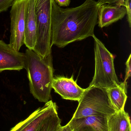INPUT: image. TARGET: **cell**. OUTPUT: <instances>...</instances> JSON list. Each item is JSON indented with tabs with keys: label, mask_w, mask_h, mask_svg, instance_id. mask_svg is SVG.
<instances>
[{
	"label": "cell",
	"mask_w": 131,
	"mask_h": 131,
	"mask_svg": "<svg viewBox=\"0 0 131 131\" xmlns=\"http://www.w3.org/2000/svg\"><path fill=\"white\" fill-rule=\"evenodd\" d=\"M100 6L94 0H86L75 7L62 8L52 3V43L59 48L94 35Z\"/></svg>",
	"instance_id": "6da1fadb"
},
{
	"label": "cell",
	"mask_w": 131,
	"mask_h": 131,
	"mask_svg": "<svg viewBox=\"0 0 131 131\" xmlns=\"http://www.w3.org/2000/svg\"><path fill=\"white\" fill-rule=\"evenodd\" d=\"M25 54L24 68L27 71L30 92L38 101L47 103L51 98L54 78L52 53L42 58L27 49Z\"/></svg>",
	"instance_id": "7a4b0ae2"
},
{
	"label": "cell",
	"mask_w": 131,
	"mask_h": 131,
	"mask_svg": "<svg viewBox=\"0 0 131 131\" xmlns=\"http://www.w3.org/2000/svg\"><path fill=\"white\" fill-rule=\"evenodd\" d=\"M95 71L88 88L97 87L107 89L120 84L115 69L114 57L104 44L94 35Z\"/></svg>",
	"instance_id": "3957f363"
},
{
	"label": "cell",
	"mask_w": 131,
	"mask_h": 131,
	"mask_svg": "<svg viewBox=\"0 0 131 131\" xmlns=\"http://www.w3.org/2000/svg\"><path fill=\"white\" fill-rule=\"evenodd\" d=\"M116 112L108 97L106 89L88 88L81 99L72 118L92 115L109 116Z\"/></svg>",
	"instance_id": "277c9868"
},
{
	"label": "cell",
	"mask_w": 131,
	"mask_h": 131,
	"mask_svg": "<svg viewBox=\"0 0 131 131\" xmlns=\"http://www.w3.org/2000/svg\"><path fill=\"white\" fill-rule=\"evenodd\" d=\"M53 0H35L37 41L34 51L42 58L52 53V15Z\"/></svg>",
	"instance_id": "5b68a950"
},
{
	"label": "cell",
	"mask_w": 131,
	"mask_h": 131,
	"mask_svg": "<svg viewBox=\"0 0 131 131\" xmlns=\"http://www.w3.org/2000/svg\"><path fill=\"white\" fill-rule=\"evenodd\" d=\"M28 0H15L10 11L11 36L9 45L19 51L24 44L25 17Z\"/></svg>",
	"instance_id": "8992f818"
},
{
	"label": "cell",
	"mask_w": 131,
	"mask_h": 131,
	"mask_svg": "<svg viewBox=\"0 0 131 131\" xmlns=\"http://www.w3.org/2000/svg\"><path fill=\"white\" fill-rule=\"evenodd\" d=\"M57 111L56 104L52 100L43 107L35 110L27 118L19 122L10 131H35L40 124L48 116Z\"/></svg>",
	"instance_id": "52a82bcc"
},
{
	"label": "cell",
	"mask_w": 131,
	"mask_h": 131,
	"mask_svg": "<svg viewBox=\"0 0 131 131\" xmlns=\"http://www.w3.org/2000/svg\"><path fill=\"white\" fill-rule=\"evenodd\" d=\"M25 54L13 50L0 40V72L5 70L21 71L24 68Z\"/></svg>",
	"instance_id": "ba28073f"
},
{
	"label": "cell",
	"mask_w": 131,
	"mask_h": 131,
	"mask_svg": "<svg viewBox=\"0 0 131 131\" xmlns=\"http://www.w3.org/2000/svg\"><path fill=\"white\" fill-rule=\"evenodd\" d=\"M52 87L63 99L78 102L86 90V89L82 88L78 85L74 80L73 75L70 78H54Z\"/></svg>",
	"instance_id": "9c48e42d"
},
{
	"label": "cell",
	"mask_w": 131,
	"mask_h": 131,
	"mask_svg": "<svg viewBox=\"0 0 131 131\" xmlns=\"http://www.w3.org/2000/svg\"><path fill=\"white\" fill-rule=\"evenodd\" d=\"M108 117L105 115H97L72 118L68 124L72 131H109Z\"/></svg>",
	"instance_id": "30bf717a"
},
{
	"label": "cell",
	"mask_w": 131,
	"mask_h": 131,
	"mask_svg": "<svg viewBox=\"0 0 131 131\" xmlns=\"http://www.w3.org/2000/svg\"><path fill=\"white\" fill-rule=\"evenodd\" d=\"M127 14L125 6L122 5L105 4L100 6L98 24L100 27H107L124 18Z\"/></svg>",
	"instance_id": "8fae6325"
},
{
	"label": "cell",
	"mask_w": 131,
	"mask_h": 131,
	"mask_svg": "<svg viewBox=\"0 0 131 131\" xmlns=\"http://www.w3.org/2000/svg\"><path fill=\"white\" fill-rule=\"evenodd\" d=\"M35 0H28L25 17L24 44L33 50L37 41V22L35 11Z\"/></svg>",
	"instance_id": "7c38bea8"
},
{
	"label": "cell",
	"mask_w": 131,
	"mask_h": 131,
	"mask_svg": "<svg viewBox=\"0 0 131 131\" xmlns=\"http://www.w3.org/2000/svg\"><path fill=\"white\" fill-rule=\"evenodd\" d=\"M108 97L116 112L124 110L127 96V86L123 82L116 87L107 89Z\"/></svg>",
	"instance_id": "4fadbf2b"
},
{
	"label": "cell",
	"mask_w": 131,
	"mask_h": 131,
	"mask_svg": "<svg viewBox=\"0 0 131 131\" xmlns=\"http://www.w3.org/2000/svg\"><path fill=\"white\" fill-rule=\"evenodd\" d=\"M108 125L109 131H127L131 127L128 113L124 110L116 112L108 116Z\"/></svg>",
	"instance_id": "5bb4252c"
},
{
	"label": "cell",
	"mask_w": 131,
	"mask_h": 131,
	"mask_svg": "<svg viewBox=\"0 0 131 131\" xmlns=\"http://www.w3.org/2000/svg\"><path fill=\"white\" fill-rule=\"evenodd\" d=\"M61 121L56 111L45 118L35 131H57L61 128Z\"/></svg>",
	"instance_id": "9a60e30c"
},
{
	"label": "cell",
	"mask_w": 131,
	"mask_h": 131,
	"mask_svg": "<svg viewBox=\"0 0 131 131\" xmlns=\"http://www.w3.org/2000/svg\"><path fill=\"white\" fill-rule=\"evenodd\" d=\"M15 0H0V13L7 10Z\"/></svg>",
	"instance_id": "2e32d148"
},
{
	"label": "cell",
	"mask_w": 131,
	"mask_h": 131,
	"mask_svg": "<svg viewBox=\"0 0 131 131\" xmlns=\"http://www.w3.org/2000/svg\"><path fill=\"white\" fill-rule=\"evenodd\" d=\"M131 54H130L126 63V75H125V79L124 83L125 85L127 86V81L128 80L131 76Z\"/></svg>",
	"instance_id": "e0dca14e"
},
{
	"label": "cell",
	"mask_w": 131,
	"mask_h": 131,
	"mask_svg": "<svg viewBox=\"0 0 131 131\" xmlns=\"http://www.w3.org/2000/svg\"><path fill=\"white\" fill-rule=\"evenodd\" d=\"M124 1L125 0H98L97 2L98 5L100 6L106 4L124 5Z\"/></svg>",
	"instance_id": "ac0fdd59"
},
{
	"label": "cell",
	"mask_w": 131,
	"mask_h": 131,
	"mask_svg": "<svg viewBox=\"0 0 131 131\" xmlns=\"http://www.w3.org/2000/svg\"><path fill=\"white\" fill-rule=\"evenodd\" d=\"M131 0H125L124 5L125 6L127 10V20L129 23V26H131Z\"/></svg>",
	"instance_id": "d6986e66"
},
{
	"label": "cell",
	"mask_w": 131,
	"mask_h": 131,
	"mask_svg": "<svg viewBox=\"0 0 131 131\" xmlns=\"http://www.w3.org/2000/svg\"><path fill=\"white\" fill-rule=\"evenodd\" d=\"M55 3L60 7H67L69 6L70 0H54Z\"/></svg>",
	"instance_id": "ffe728a7"
},
{
	"label": "cell",
	"mask_w": 131,
	"mask_h": 131,
	"mask_svg": "<svg viewBox=\"0 0 131 131\" xmlns=\"http://www.w3.org/2000/svg\"><path fill=\"white\" fill-rule=\"evenodd\" d=\"M61 131H72L69 125L67 124L65 126L62 127Z\"/></svg>",
	"instance_id": "44dd1931"
},
{
	"label": "cell",
	"mask_w": 131,
	"mask_h": 131,
	"mask_svg": "<svg viewBox=\"0 0 131 131\" xmlns=\"http://www.w3.org/2000/svg\"><path fill=\"white\" fill-rule=\"evenodd\" d=\"M127 131H131V127L129 128V129Z\"/></svg>",
	"instance_id": "7402d4cb"
},
{
	"label": "cell",
	"mask_w": 131,
	"mask_h": 131,
	"mask_svg": "<svg viewBox=\"0 0 131 131\" xmlns=\"http://www.w3.org/2000/svg\"><path fill=\"white\" fill-rule=\"evenodd\" d=\"M61 128H60V129H59V130H58L57 131H61Z\"/></svg>",
	"instance_id": "603a6c76"
}]
</instances>
